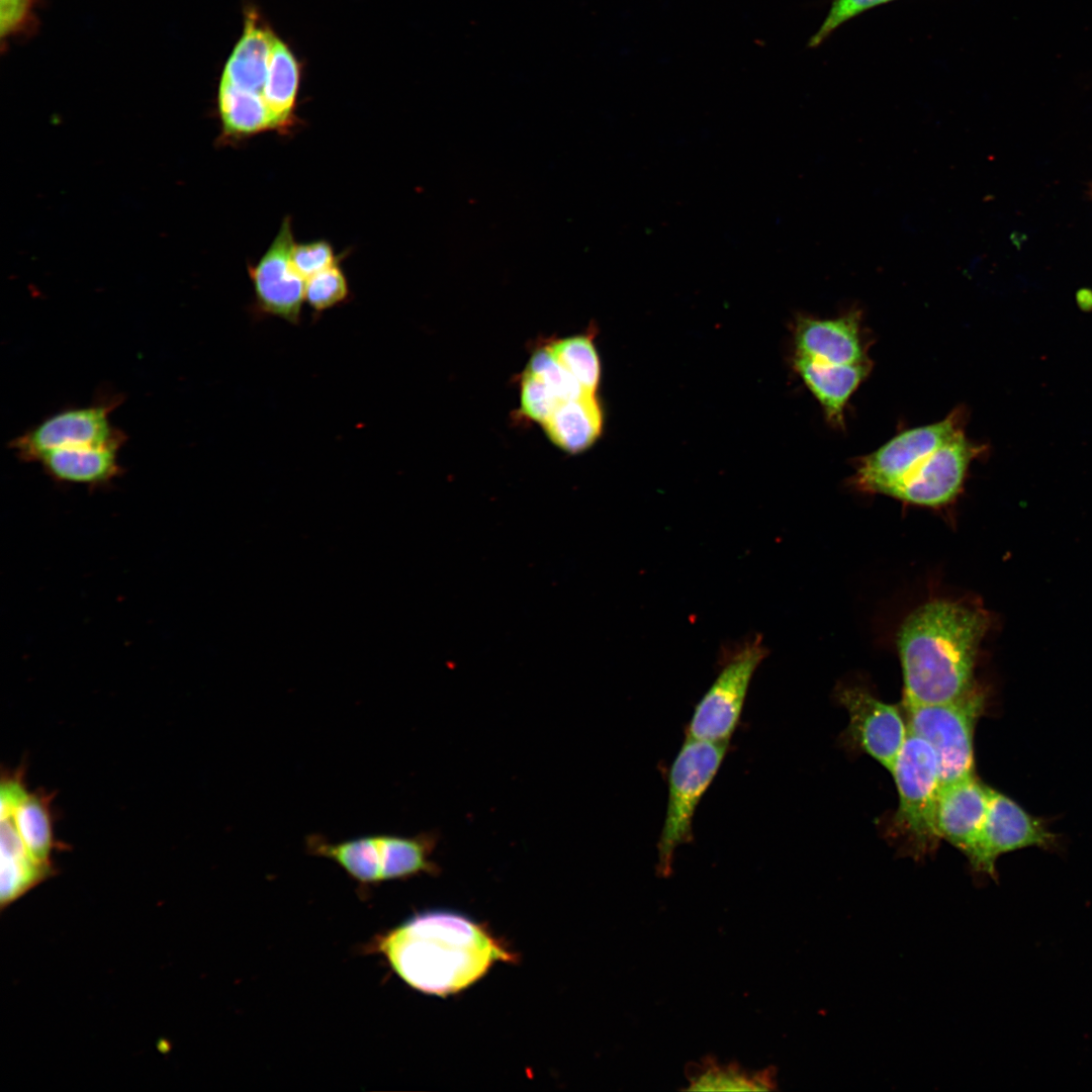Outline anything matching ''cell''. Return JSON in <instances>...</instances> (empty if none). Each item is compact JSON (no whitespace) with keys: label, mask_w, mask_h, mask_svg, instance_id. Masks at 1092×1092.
Listing matches in <instances>:
<instances>
[{"label":"cell","mask_w":1092,"mask_h":1092,"mask_svg":"<svg viewBox=\"0 0 1092 1092\" xmlns=\"http://www.w3.org/2000/svg\"><path fill=\"white\" fill-rule=\"evenodd\" d=\"M395 974L425 994L447 996L466 989L497 962L515 954L468 916L447 910L414 915L366 944Z\"/></svg>","instance_id":"obj_1"},{"label":"cell","mask_w":1092,"mask_h":1092,"mask_svg":"<svg viewBox=\"0 0 1092 1092\" xmlns=\"http://www.w3.org/2000/svg\"><path fill=\"white\" fill-rule=\"evenodd\" d=\"M990 624L983 607L965 601L933 600L912 612L897 638L903 705L947 703L974 690L979 647Z\"/></svg>","instance_id":"obj_2"},{"label":"cell","mask_w":1092,"mask_h":1092,"mask_svg":"<svg viewBox=\"0 0 1092 1092\" xmlns=\"http://www.w3.org/2000/svg\"><path fill=\"white\" fill-rule=\"evenodd\" d=\"M438 843L434 832L416 835L376 833L331 840L322 834L307 835L309 854L337 863L362 888L383 882L436 874L432 856Z\"/></svg>","instance_id":"obj_3"},{"label":"cell","mask_w":1092,"mask_h":1092,"mask_svg":"<svg viewBox=\"0 0 1092 1092\" xmlns=\"http://www.w3.org/2000/svg\"><path fill=\"white\" fill-rule=\"evenodd\" d=\"M728 744L687 737L670 766L667 807L657 845V870L662 877L671 873L675 849L692 838L696 808L714 780Z\"/></svg>","instance_id":"obj_4"},{"label":"cell","mask_w":1092,"mask_h":1092,"mask_svg":"<svg viewBox=\"0 0 1092 1092\" xmlns=\"http://www.w3.org/2000/svg\"><path fill=\"white\" fill-rule=\"evenodd\" d=\"M985 699L977 685L951 702L904 706L908 732L924 739L935 752L941 784L974 775V732Z\"/></svg>","instance_id":"obj_5"},{"label":"cell","mask_w":1092,"mask_h":1092,"mask_svg":"<svg viewBox=\"0 0 1092 1092\" xmlns=\"http://www.w3.org/2000/svg\"><path fill=\"white\" fill-rule=\"evenodd\" d=\"M891 772L899 795L896 825L913 850L924 854L939 839L934 817L941 782L935 752L924 739L908 732Z\"/></svg>","instance_id":"obj_6"},{"label":"cell","mask_w":1092,"mask_h":1092,"mask_svg":"<svg viewBox=\"0 0 1092 1092\" xmlns=\"http://www.w3.org/2000/svg\"><path fill=\"white\" fill-rule=\"evenodd\" d=\"M966 412L956 407L944 419L904 430L856 462L851 483L860 491L888 495L925 456L965 431Z\"/></svg>","instance_id":"obj_7"},{"label":"cell","mask_w":1092,"mask_h":1092,"mask_svg":"<svg viewBox=\"0 0 1092 1092\" xmlns=\"http://www.w3.org/2000/svg\"><path fill=\"white\" fill-rule=\"evenodd\" d=\"M767 654L760 637L744 643L724 663L719 675L698 703L687 737L729 741L738 724L752 675Z\"/></svg>","instance_id":"obj_8"},{"label":"cell","mask_w":1092,"mask_h":1092,"mask_svg":"<svg viewBox=\"0 0 1092 1092\" xmlns=\"http://www.w3.org/2000/svg\"><path fill=\"white\" fill-rule=\"evenodd\" d=\"M1060 841L1041 818L993 789L978 841L967 857L976 873L995 878L1001 854L1032 846L1054 850L1060 847Z\"/></svg>","instance_id":"obj_9"},{"label":"cell","mask_w":1092,"mask_h":1092,"mask_svg":"<svg viewBox=\"0 0 1092 1092\" xmlns=\"http://www.w3.org/2000/svg\"><path fill=\"white\" fill-rule=\"evenodd\" d=\"M119 401L108 400L58 412L16 437L10 447L23 461L36 462L56 448L123 443L109 415Z\"/></svg>","instance_id":"obj_10"},{"label":"cell","mask_w":1092,"mask_h":1092,"mask_svg":"<svg viewBox=\"0 0 1092 1092\" xmlns=\"http://www.w3.org/2000/svg\"><path fill=\"white\" fill-rule=\"evenodd\" d=\"M983 450L964 431L921 459L888 495L923 507L947 505L962 491L971 463Z\"/></svg>","instance_id":"obj_11"},{"label":"cell","mask_w":1092,"mask_h":1092,"mask_svg":"<svg viewBox=\"0 0 1092 1092\" xmlns=\"http://www.w3.org/2000/svg\"><path fill=\"white\" fill-rule=\"evenodd\" d=\"M294 245L291 218L286 216L270 247L256 265L249 266L248 271L257 310L297 325L304 301L305 279L292 266Z\"/></svg>","instance_id":"obj_12"},{"label":"cell","mask_w":1092,"mask_h":1092,"mask_svg":"<svg viewBox=\"0 0 1092 1092\" xmlns=\"http://www.w3.org/2000/svg\"><path fill=\"white\" fill-rule=\"evenodd\" d=\"M839 699L848 712L855 742L891 771L908 737L899 709L857 688L843 689Z\"/></svg>","instance_id":"obj_13"},{"label":"cell","mask_w":1092,"mask_h":1092,"mask_svg":"<svg viewBox=\"0 0 1092 1092\" xmlns=\"http://www.w3.org/2000/svg\"><path fill=\"white\" fill-rule=\"evenodd\" d=\"M796 353L831 365L873 364L859 310L832 318L799 317Z\"/></svg>","instance_id":"obj_14"},{"label":"cell","mask_w":1092,"mask_h":1092,"mask_svg":"<svg viewBox=\"0 0 1092 1092\" xmlns=\"http://www.w3.org/2000/svg\"><path fill=\"white\" fill-rule=\"evenodd\" d=\"M993 789L975 775L941 784L935 807V830L968 856L985 822Z\"/></svg>","instance_id":"obj_15"},{"label":"cell","mask_w":1092,"mask_h":1092,"mask_svg":"<svg viewBox=\"0 0 1092 1092\" xmlns=\"http://www.w3.org/2000/svg\"><path fill=\"white\" fill-rule=\"evenodd\" d=\"M122 443L56 448L38 459L47 474L64 484L100 487L121 474L118 451Z\"/></svg>","instance_id":"obj_16"},{"label":"cell","mask_w":1092,"mask_h":1092,"mask_svg":"<svg viewBox=\"0 0 1092 1092\" xmlns=\"http://www.w3.org/2000/svg\"><path fill=\"white\" fill-rule=\"evenodd\" d=\"M794 367L819 401L826 421L835 429H843L848 400L867 379L873 364L831 365L796 353Z\"/></svg>","instance_id":"obj_17"},{"label":"cell","mask_w":1092,"mask_h":1092,"mask_svg":"<svg viewBox=\"0 0 1092 1092\" xmlns=\"http://www.w3.org/2000/svg\"><path fill=\"white\" fill-rule=\"evenodd\" d=\"M275 38L273 31L250 12L244 34L224 66L220 82L263 96Z\"/></svg>","instance_id":"obj_18"},{"label":"cell","mask_w":1092,"mask_h":1092,"mask_svg":"<svg viewBox=\"0 0 1092 1092\" xmlns=\"http://www.w3.org/2000/svg\"><path fill=\"white\" fill-rule=\"evenodd\" d=\"M602 412L595 393L561 402L541 424L550 441L568 453L588 448L602 430Z\"/></svg>","instance_id":"obj_19"},{"label":"cell","mask_w":1092,"mask_h":1092,"mask_svg":"<svg viewBox=\"0 0 1092 1092\" xmlns=\"http://www.w3.org/2000/svg\"><path fill=\"white\" fill-rule=\"evenodd\" d=\"M0 900L4 908L43 881L51 866L36 860L26 849L11 818L1 820Z\"/></svg>","instance_id":"obj_20"},{"label":"cell","mask_w":1092,"mask_h":1092,"mask_svg":"<svg viewBox=\"0 0 1092 1092\" xmlns=\"http://www.w3.org/2000/svg\"><path fill=\"white\" fill-rule=\"evenodd\" d=\"M218 112L225 139L240 140L269 129H281L264 97L220 82Z\"/></svg>","instance_id":"obj_21"},{"label":"cell","mask_w":1092,"mask_h":1092,"mask_svg":"<svg viewBox=\"0 0 1092 1092\" xmlns=\"http://www.w3.org/2000/svg\"><path fill=\"white\" fill-rule=\"evenodd\" d=\"M298 83V64L286 44L276 37L270 55L263 97L283 130L294 122Z\"/></svg>","instance_id":"obj_22"},{"label":"cell","mask_w":1092,"mask_h":1092,"mask_svg":"<svg viewBox=\"0 0 1092 1092\" xmlns=\"http://www.w3.org/2000/svg\"><path fill=\"white\" fill-rule=\"evenodd\" d=\"M11 819L28 852L39 862L51 866L54 836L48 801L39 794H29Z\"/></svg>","instance_id":"obj_23"},{"label":"cell","mask_w":1092,"mask_h":1092,"mask_svg":"<svg viewBox=\"0 0 1092 1092\" xmlns=\"http://www.w3.org/2000/svg\"><path fill=\"white\" fill-rule=\"evenodd\" d=\"M689 1090L701 1091H759L775 1088L769 1070L749 1074L736 1066H718L708 1061L690 1076Z\"/></svg>","instance_id":"obj_24"},{"label":"cell","mask_w":1092,"mask_h":1092,"mask_svg":"<svg viewBox=\"0 0 1092 1092\" xmlns=\"http://www.w3.org/2000/svg\"><path fill=\"white\" fill-rule=\"evenodd\" d=\"M547 347L558 364L586 391L595 393L600 380V361L589 337L573 336Z\"/></svg>","instance_id":"obj_25"},{"label":"cell","mask_w":1092,"mask_h":1092,"mask_svg":"<svg viewBox=\"0 0 1092 1092\" xmlns=\"http://www.w3.org/2000/svg\"><path fill=\"white\" fill-rule=\"evenodd\" d=\"M349 292L338 262L305 280L304 300L314 313H321L347 300Z\"/></svg>","instance_id":"obj_26"},{"label":"cell","mask_w":1092,"mask_h":1092,"mask_svg":"<svg viewBox=\"0 0 1092 1092\" xmlns=\"http://www.w3.org/2000/svg\"><path fill=\"white\" fill-rule=\"evenodd\" d=\"M565 400L540 377L525 371L521 381V410L536 422L543 423Z\"/></svg>","instance_id":"obj_27"},{"label":"cell","mask_w":1092,"mask_h":1092,"mask_svg":"<svg viewBox=\"0 0 1092 1092\" xmlns=\"http://www.w3.org/2000/svg\"><path fill=\"white\" fill-rule=\"evenodd\" d=\"M291 262L295 271L307 279L339 262L332 245L325 240L294 245Z\"/></svg>","instance_id":"obj_28"},{"label":"cell","mask_w":1092,"mask_h":1092,"mask_svg":"<svg viewBox=\"0 0 1092 1092\" xmlns=\"http://www.w3.org/2000/svg\"><path fill=\"white\" fill-rule=\"evenodd\" d=\"M889 1L892 0H833L825 20L811 37L809 46H819L845 21Z\"/></svg>","instance_id":"obj_29"},{"label":"cell","mask_w":1092,"mask_h":1092,"mask_svg":"<svg viewBox=\"0 0 1092 1092\" xmlns=\"http://www.w3.org/2000/svg\"><path fill=\"white\" fill-rule=\"evenodd\" d=\"M33 0H0L1 40L25 32L33 24Z\"/></svg>","instance_id":"obj_30"},{"label":"cell","mask_w":1092,"mask_h":1092,"mask_svg":"<svg viewBox=\"0 0 1092 1092\" xmlns=\"http://www.w3.org/2000/svg\"><path fill=\"white\" fill-rule=\"evenodd\" d=\"M28 795L20 778L14 776L3 779L0 789L1 819L11 818L16 808Z\"/></svg>","instance_id":"obj_31"}]
</instances>
